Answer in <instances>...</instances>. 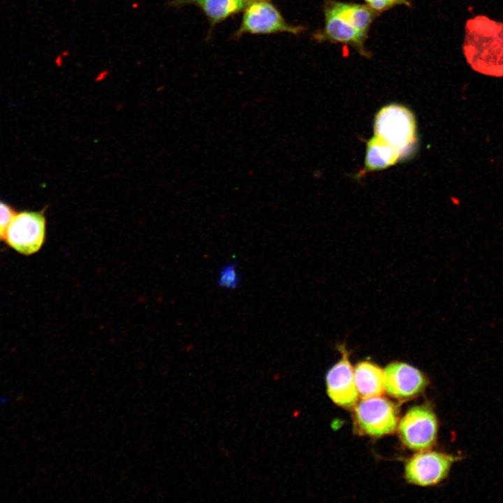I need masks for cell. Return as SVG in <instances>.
Masks as SVG:
<instances>
[{
	"label": "cell",
	"instance_id": "e0dca14e",
	"mask_svg": "<svg viewBox=\"0 0 503 503\" xmlns=\"http://www.w3.org/2000/svg\"><path fill=\"white\" fill-rule=\"evenodd\" d=\"M246 1H249V2H251V1H267V0H246Z\"/></svg>",
	"mask_w": 503,
	"mask_h": 503
},
{
	"label": "cell",
	"instance_id": "2e32d148",
	"mask_svg": "<svg viewBox=\"0 0 503 503\" xmlns=\"http://www.w3.org/2000/svg\"><path fill=\"white\" fill-rule=\"evenodd\" d=\"M237 281V275L233 266L229 265L222 270L219 279L220 285L226 287H234Z\"/></svg>",
	"mask_w": 503,
	"mask_h": 503
},
{
	"label": "cell",
	"instance_id": "5b68a950",
	"mask_svg": "<svg viewBox=\"0 0 503 503\" xmlns=\"http://www.w3.org/2000/svg\"><path fill=\"white\" fill-rule=\"evenodd\" d=\"M398 415L397 406L379 396L363 399L355 409L359 430L373 437L393 433L398 426Z\"/></svg>",
	"mask_w": 503,
	"mask_h": 503
},
{
	"label": "cell",
	"instance_id": "9c48e42d",
	"mask_svg": "<svg viewBox=\"0 0 503 503\" xmlns=\"http://www.w3.org/2000/svg\"><path fill=\"white\" fill-rule=\"evenodd\" d=\"M427 381L416 368L404 363L395 362L384 370V390L399 400L412 398L423 391Z\"/></svg>",
	"mask_w": 503,
	"mask_h": 503
},
{
	"label": "cell",
	"instance_id": "4fadbf2b",
	"mask_svg": "<svg viewBox=\"0 0 503 503\" xmlns=\"http://www.w3.org/2000/svg\"><path fill=\"white\" fill-rule=\"evenodd\" d=\"M401 157L398 150L374 136L367 145L365 167L370 171L385 169L393 166Z\"/></svg>",
	"mask_w": 503,
	"mask_h": 503
},
{
	"label": "cell",
	"instance_id": "ba28073f",
	"mask_svg": "<svg viewBox=\"0 0 503 503\" xmlns=\"http://www.w3.org/2000/svg\"><path fill=\"white\" fill-rule=\"evenodd\" d=\"M459 457L428 451L414 455L405 466V477L413 484L428 486L437 484L448 475Z\"/></svg>",
	"mask_w": 503,
	"mask_h": 503
},
{
	"label": "cell",
	"instance_id": "52a82bcc",
	"mask_svg": "<svg viewBox=\"0 0 503 503\" xmlns=\"http://www.w3.org/2000/svg\"><path fill=\"white\" fill-rule=\"evenodd\" d=\"M304 27L289 24L278 9L267 1H251L244 9L240 27L236 35L268 34L287 32L298 34Z\"/></svg>",
	"mask_w": 503,
	"mask_h": 503
},
{
	"label": "cell",
	"instance_id": "5bb4252c",
	"mask_svg": "<svg viewBox=\"0 0 503 503\" xmlns=\"http://www.w3.org/2000/svg\"><path fill=\"white\" fill-rule=\"evenodd\" d=\"M366 5L371 8L373 10L379 14V13L387 10L394 6L399 5H405L410 6L408 0H364Z\"/></svg>",
	"mask_w": 503,
	"mask_h": 503
},
{
	"label": "cell",
	"instance_id": "8fae6325",
	"mask_svg": "<svg viewBox=\"0 0 503 503\" xmlns=\"http://www.w3.org/2000/svg\"><path fill=\"white\" fill-rule=\"evenodd\" d=\"M249 3L246 0H172L168 5H194L203 12L212 27L243 10Z\"/></svg>",
	"mask_w": 503,
	"mask_h": 503
},
{
	"label": "cell",
	"instance_id": "3957f363",
	"mask_svg": "<svg viewBox=\"0 0 503 503\" xmlns=\"http://www.w3.org/2000/svg\"><path fill=\"white\" fill-rule=\"evenodd\" d=\"M374 132L375 136L398 150L403 156L416 140L414 115L402 105H386L375 115Z\"/></svg>",
	"mask_w": 503,
	"mask_h": 503
},
{
	"label": "cell",
	"instance_id": "8992f818",
	"mask_svg": "<svg viewBox=\"0 0 503 503\" xmlns=\"http://www.w3.org/2000/svg\"><path fill=\"white\" fill-rule=\"evenodd\" d=\"M438 424L432 410L425 405L410 409L400 420L398 432L403 444L416 451L432 448L437 438Z\"/></svg>",
	"mask_w": 503,
	"mask_h": 503
},
{
	"label": "cell",
	"instance_id": "277c9868",
	"mask_svg": "<svg viewBox=\"0 0 503 503\" xmlns=\"http://www.w3.org/2000/svg\"><path fill=\"white\" fill-rule=\"evenodd\" d=\"M46 233L43 212L23 211L15 214L7 228V244L20 254L30 255L43 246Z\"/></svg>",
	"mask_w": 503,
	"mask_h": 503
},
{
	"label": "cell",
	"instance_id": "7a4b0ae2",
	"mask_svg": "<svg viewBox=\"0 0 503 503\" xmlns=\"http://www.w3.org/2000/svg\"><path fill=\"white\" fill-rule=\"evenodd\" d=\"M324 27L315 38L351 45L366 54L364 43L372 22L379 15L367 5L326 0Z\"/></svg>",
	"mask_w": 503,
	"mask_h": 503
},
{
	"label": "cell",
	"instance_id": "7c38bea8",
	"mask_svg": "<svg viewBox=\"0 0 503 503\" xmlns=\"http://www.w3.org/2000/svg\"><path fill=\"white\" fill-rule=\"evenodd\" d=\"M358 395L363 399L379 397L384 391V371L370 362H361L353 370Z\"/></svg>",
	"mask_w": 503,
	"mask_h": 503
},
{
	"label": "cell",
	"instance_id": "30bf717a",
	"mask_svg": "<svg viewBox=\"0 0 503 503\" xmlns=\"http://www.w3.org/2000/svg\"><path fill=\"white\" fill-rule=\"evenodd\" d=\"M340 351L342 359L330 368L326 375L327 393L337 405L351 408L356 404L358 393L347 353L342 347Z\"/></svg>",
	"mask_w": 503,
	"mask_h": 503
},
{
	"label": "cell",
	"instance_id": "9a60e30c",
	"mask_svg": "<svg viewBox=\"0 0 503 503\" xmlns=\"http://www.w3.org/2000/svg\"><path fill=\"white\" fill-rule=\"evenodd\" d=\"M14 215L12 207L0 201V241L5 238L8 225Z\"/></svg>",
	"mask_w": 503,
	"mask_h": 503
},
{
	"label": "cell",
	"instance_id": "6da1fadb",
	"mask_svg": "<svg viewBox=\"0 0 503 503\" xmlns=\"http://www.w3.org/2000/svg\"><path fill=\"white\" fill-rule=\"evenodd\" d=\"M463 53L469 66L488 76L503 77V23L485 15L467 21Z\"/></svg>",
	"mask_w": 503,
	"mask_h": 503
}]
</instances>
